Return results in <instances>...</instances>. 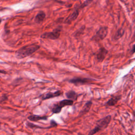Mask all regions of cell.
<instances>
[{"mask_svg": "<svg viewBox=\"0 0 135 135\" xmlns=\"http://www.w3.org/2000/svg\"><path fill=\"white\" fill-rule=\"evenodd\" d=\"M40 46L39 45L33 44L31 45H28L25 46H23L20 49H19L15 52V56L16 58L19 59H22L30 56L35 52H36L37 50L40 49Z\"/></svg>", "mask_w": 135, "mask_h": 135, "instance_id": "6da1fadb", "label": "cell"}, {"mask_svg": "<svg viewBox=\"0 0 135 135\" xmlns=\"http://www.w3.org/2000/svg\"><path fill=\"white\" fill-rule=\"evenodd\" d=\"M111 118L110 116H108L98 121L97 123V126L93 129L90 131L89 134H94L106 128L110 122L111 119Z\"/></svg>", "mask_w": 135, "mask_h": 135, "instance_id": "7a4b0ae2", "label": "cell"}, {"mask_svg": "<svg viewBox=\"0 0 135 135\" xmlns=\"http://www.w3.org/2000/svg\"><path fill=\"white\" fill-rule=\"evenodd\" d=\"M61 29L57 28L52 32H45L41 35V37L42 39H48L51 40H56L58 39L60 36Z\"/></svg>", "mask_w": 135, "mask_h": 135, "instance_id": "3957f363", "label": "cell"}, {"mask_svg": "<svg viewBox=\"0 0 135 135\" xmlns=\"http://www.w3.org/2000/svg\"><path fill=\"white\" fill-rule=\"evenodd\" d=\"M108 34V28L107 27L101 28L93 37L92 40L95 41H99L104 39Z\"/></svg>", "mask_w": 135, "mask_h": 135, "instance_id": "277c9868", "label": "cell"}, {"mask_svg": "<svg viewBox=\"0 0 135 135\" xmlns=\"http://www.w3.org/2000/svg\"><path fill=\"white\" fill-rule=\"evenodd\" d=\"M90 80L87 78H75L70 80L69 82L71 83L74 84L76 86L83 85L84 84L88 83L90 82Z\"/></svg>", "mask_w": 135, "mask_h": 135, "instance_id": "5b68a950", "label": "cell"}, {"mask_svg": "<svg viewBox=\"0 0 135 135\" xmlns=\"http://www.w3.org/2000/svg\"><path fill=\"white\" fill-rule=\"evenodd\" d=\"M107 53L108 51L105 48H101L96 55V58L97 60L99 62L103 61L105 59Z\"/></svg>", "mask_w": 135, "mask_h": 135, "instance_id": "8992f818", "label": "cell"}, {"mask_svg": "<svg viewBox=\"0 0 135 135\" xmlns=\"http://www.w3.org/2000/svg\"><path fill=\"white\" fill-rule=\"evenodd\" d=\"M61 95H62V91H61V90H58L54 92H49V93H47L44 95L43 96H42V100H44L49 99L51 98L59 97V96H61Z\"/></svg>", "mask_w": 135, "mask_h": 135, "instance_id": "52a82bcc", "label": "cell"}, {"mask_svg": "<svg viewBox=\"0 0 135 135\" xmlns=\"http://www.w3.org/2000/svg\"><path fill=\"white\" fill-rule=\"evenodd\" d=\"M28 118V119L30 120L31 122H38L39 120H47L48 117L32 114V115L29 116Z\"/></svg>", "mask_w": 135, "mask_h": 135, "instance_id": "ba28073f", "label": "cell"}, {"mask_svg": "<svg viewBox=\"0 0 135 135\" xmlns=\"http://www.w3.org/2000/svg\"><path fill=\"white\" fill-rule=\"evenodd\" d=\"M58 105L62 108L68 106H71L73 104V100L71 99H65L60 101L59 103H57Z\"/></svg>", "mask_w": 135, "mask_h": 135, "instance_id": "9c48e42d", "label": "cell"}, {"mask_svg": "<svg viewBox=\"0 0 135 135\" xmlns=\"http://www.w3.org/2000/svg\"><path fill=\"white\" fill-rule=\"evenodd\" d=\"M121 98V96H116L111 98L110 100H108V102L106 103V106H113L115 105L117 103L118 101H119Z\"/></svg>", "mask_w": 135, "mask_h": 135, "instance_id": "30bf717a", "label": "cell"}, {"mask_svg": "<svg viewBox=\"0 0 135 135\" xmlns=\"http://www.w3.org/2000/svg\"><path fill=\"white\" fill-rule=\"evenodd\" d=\"M45 18V13L43 11H41L36 16L35 21L37 23H41L44 21Z\"/></svg>", "mask_w": 135, "mask_h": 135, "instance_id": "8fae6325", "label": "cell"}, {"mask_svg": "<svg viewBox=\"0 0 135 135\" xmlns=\"http://www.w3.org/2000/svg\"><path fill=\"white\" fill-rule=\"evenodd\" d=\"M65 96L68 99H69L72 100H76L78 98V94L74 91L70 90L68 92H67L65 93Z\"/></svg>", "mask_w": 135, "mask_h": 135, "instance_id": "7c38bea8", "label": "cell"}, {"mask_svg": "<svg viewBox=\"0 0 135 135\" xmlns=\"http://www.w3.org/2000/svg\"><path fill=\"white\" fill-rule=\"evenodd\" d=\"M78 15H79L78 11L77 10L75 11L72 13V14L71 15H70L68 18H67L66 20V22L67 23H70L71 22L75 21L77 18Z\"/></svg>", "mask_w": 135, "mask_h": 135, "instance_id": "4fadbf2b", "label": "cell"}, {"mask_svg": "<svg viewBox=\"0 0 135 135\" xmlns=\"http://www.w3.org/2000/svg\"><path fill=\"white\" fill-rule=\"evenodd\" d=\"M91 105H92V102H91V101H89V102L85 104V105H84V107H83L81 111L80 112V114H84L87 113L89 111V110L91 107Z\"/></svg>", "mask_w": 135, "mask_h": 135, "instance_id": "5bb4252c", "label": "cell"}, {"mask_svg": "<svg viewBox=\"0 0 135 135\" xmlns=\"http://www.w3.org/2000/svg\"><path fill=\"white\" fill-rule=\"evenodd\" d=\"M124 30L122 29H120L119 30H118L117 32L116 33L114 36H113V39L114 40H118L120 39L124 35Z\"/></svg>", "mask_w": 135, "mask_h": 135, "instance_id": "9a60e30c", "label": "cell"}, {"mask_svg": "<svg viewBox=\"0 0 135 135\" xmlns=\"http://www.w3.org/2000/svg\"><path fill=\"white\" fill-rule=\"evenodd\" d=\"M62 108L60 107L58 104H56L54 105L53 108L52 109V112L53 113H59L61 111Z\"/></svg>", "mask_w": 135, "mask_h": 135, "instance_id": "2e32d148", "label": "cell"}, {"mask_svg": "<svg viewBox=\"0 0 135 135\" xmlns=\"http://www.w3.org/2000/svg\"><path fill=\"white\" fill-rule=\"evenodd\" d=\"M26 126H28V127H29V128H36V129H44V128H45L41 127V126L36 125L34 124H32V123H29V122L26 123Z\"/></svg>", "mask_w": 135, "mask_h": 135, "instance_id": "e0dca14e", "label": "cell"}, {"mask_svg": "<svg viewBox=\"0 0 135 135\" xmlns=\"http://www.w3.org/2000/svg\"><path fill=\"white\" fill-rule=\"evenodd\" d=\"M57 126H58V124L56 123V122L55 120H52L51 121L50 126H49V128H52V127H56Z\"/></svg>", "mask_w": 135, "mask_h": 135, "instance_id": "ac0fdd59", "label": "cell"}, {"mask_svg": "<svg viewBox=\"0 0 135 135\" xmlns=\"http://www.w3.org/2000/svg\"><path fill=\"white\" fill-rule=\"evenodd\" d=\"M135 52V44H134L133 45V47H132V53H133Z\"/></svg>", "mask_w": 135, "mask_h": 135, "instance_id": "d6986e66", "label": "cell"}, {"mask_svg": "<svg viewBox=\"0 0 135 135\" xmlns=\"http://www.w3.org/2000/svg\"><path fill=\"white\" fill-rule=\"evenodd\" d=\"M0 73H4V74H5V73H6V72L4 71H3V70H0Z\"/></svg>", "mask_w": 135, "mask_h": 135, "instance_id": "ffe728a7", "label": "cell"}, {"mask_svg": "<svg viewBox=\"0 0 135 135\" xmlns=\"http://www.w3.org/2000/svg\"><path fill=\"white\" fill-rule=\"evenodd\" d=\"M1 23V19H0V23Z\"/></svg>", "mask_w": 135, "mask_h": 135, "instance_id": "44dd1931", "label": "cell"}, {"mask_svg": "<svg viewBox=\"0 0 135 135\" xmlns=\"http://www.w3.org/2000/svg\"><path fill=\"white\" fill-rule=\"evenodd\" d=\"M134 35L135 36V29H134Z\"/></svg>", "mask_w": 135, "mask_h": 135, "instance_id": "7402d4cb", "label": "cell"}]
</instances>
